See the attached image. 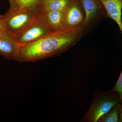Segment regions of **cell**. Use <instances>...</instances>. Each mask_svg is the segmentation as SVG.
<instances>
[{
  "instance_id": "obj_1",
  "label": "cell",
  "mask_w": 122,
  "mask_h": 122,
  "mask_svg": "<svg viewBox=\"0 0 122 122\" xmlns=\"http://www.w3.org/2000/svg\"><path fill=\"white\" fill-rule=\"evenodd\" d=\"M83 35L81 28L62 29L32 43L17 45L15 61L36 62L58 56L76 45Z\"/></svg>"
},
{
  "instance_id": "obj_2",
  "label": "cell",
  "mask_w": 122,
  "mask_h": 122,
  "mask_svg": "<svg viewBox=\"0 0 122 122\" xmlns=\"http://www.w3.org/2000/svg\"><path fill=\"white\" fill-rule=\"evenodd\" d=\"M121 102L117 92L109 91L95 97L81 122H96L103 115L106 113L115 105Z\"/></svg>"
},
{
  "instance_id": "obj_3",
  "label": "cell",
  "mask_w": 122,
  "mask_h": 122,
  "mask_svg": "<svg viewBox=\"0 0 122 122\" xmlns=\"http://www.w3.org/2000/svg\"><path fill=\"white\" fill-rule=\"evenodd\" d=\"M53 32L37 13L28 25L13 36L17 45H24L38 41Z\"/></svg>"
},
{
  "instance_id": "obj_4",
  "label": "cell",
  "mask_w": 122,
  "mask_h": 122,
  "mask_svg": "<svg viewBox=\"0 0 122 122\" xmlns=\"http://www.w3.org/2000/svg\"><path fill=\"white\" fill-rule=\"evenodd\" d=\"M37 8L16 9L10 8L5 13L7 30L13 35L22 30L34 20Z\"/></svg>"
},
{
  "instance_id": "obj_5",
  "label": "cell",
  "mask_w": 122,
  "mask_h": 122,
  "mask_svg": "<svg viewBox=\"0 0 122 122\" xmlns=\"http://www.w3.org/2000/svg\"><path fill=\"white\" fill-rule=\"evenodd\" d=\"M84 10L85 19L81 28L83 35L92 30L102 20L108 17L100 0H80Z\"/></svg>"
},
{
  "instance_id": "obj_6",
  "label": "cell",
  "mask_w": 122,
  "mask_h": 122,
  "mask_svg": "<svg viewBox=\"0 0 122 122\" xmlns=\"http://www.w3.org/2000/svg\"><path fill=\"white\" fill-rule=\"evenodd\" d=\"M85 13L80 0H72L63 16V30L81 28L85 21Z\"/></svg>"
},
{
  "instance_id": "obj_7",
  "label": "cell",
  "mask_w": 122,
  "mask_h": 122,
  "mask_svg": "<svg viewBox=\"0 0 122 122\" xmlns=\"http://www.w3.org/2000/svg\"><path fill=\"white\" fill-rule=\"evenodd\" d=\"M17 44L13 35L6 30L0 34V56L9 60H15Z\"/></svg>"
},
{
  "instance_id": "obj_8",
  "label": "cell",
  "mask_w": 122,
  "mask_h": 122,
  "mask_svg": "<svg viewBox=\"0 0 122 122\" xmlns=\"http://www.w3.org/2000/svg\"><path fill=\"white\" fill-rule=\"evenodd\" d=\"M105 7L108 17L117 24L122 34V0H100Z\"/></svg>"
},
{
  "instance_id": "obj_9",
  "label": "cell",
  "mask_w": 122,
  "mask_h": 122,
  "mask_svg": "<svg viewBox=\"0 0 122 122\" xmlns=\"http://www.w3.org/2000/svg\"><path fill=\"white\" fill-rule=\"evenodd\" d=\"M38 15L53 31H58L63 29L64 12L42 11L38 9Z\"/></svg>"
},
{
  "instance_id": "obj_10",
  "label": "cell",
  "mask_w": 122,
  "mask_h": 122,
  "mask_svg": "<svg viewBox=\"0 0 122 122\" xmlns=\"http://www.w3.org/2000/svg\"><path fill=\"white\" fill-rule=\"evenodd\" d=\"M72 1V0H53L43 3L37 8L41 11L64 12L69 7Z\"/></svg>"
},
{
  "instance_id": "obj_11",
  "label": "cell",
  "mask_w": 122,
  "mask_h": 122,
  "mask_svg": "<svg viewBox=\"0 0 122 122\" xmlns=\"http://www.w3.org/2000/svg\"><path fill=\"white\" fill-rule=\"evenodd\" d=\"M10 8L16 9L38 8L42 4L41 0H8Z\"/></svg>"
},
{
  "instance_id": "obj_12",
  "label": "cell",
  "mask_w": 122,
  "mask_h": 122,
  "mask_svg": "<svg viewBox=\"0 0 122 122\" xmlns=\"http://www.w3.org/2000/svg\"><path fill=\"white\" fill-rule=\"evenodd\" d=\"M120 102L115 105L108 112L102 116L98 122H118L119 118Z\"/></svg>"
},
{
  "instance_id": "obj_13",
  "label": "cell",
  "mask_w": 122,
  "mask_h": 122,
  "mask_svg": "<svg viewBox=\"0 0 122 122\" xmlns=\"http://www.w3.org/2000/svg\"><path fill=\"white\" fill-rule=\"evenodd\" d=\"M111 91L117 92L120 96L121 102H122V70L117 81Z\"/></svg>"
},
{
  "instance_id": "obj_14",
  "label": "cell",
  "mask_w": 122,
  "mask_h": 122,
  "mask_svg": "<svg viewBox=\"0 0 122 122\" xmlns=\"http://www.w3.org/2000/svg\"><path fill=\"white\" fill-rule=\"evenodd\" d=\"M7 30L5 15L0 14V34Z\"/></svg>"
},
{
  "instance_id": "obj_15",
  "label": "cell",
  "mask_w": 122,
  "mask_h": 122,
  "mask_svg": "<svg viewBox=\"0 0 122 122\" xmlns=\"http://www.w3.org/2000/svg\"><path fill=\"white\" fill-rule=\"evenodd\" d=\"M118 122H122V102H120V113Z\"/></svg>"
},
{
  "instance_id": "obj_16",
  "label": "cell",
  "mask_w": 122,
  "mask_h": 122,
  "mask_svg": "<svg viewBox=\"0 0 122 122\" xmlns=\"http://www.w3.org/2000/svg\"><path fill=\"white\" fill-rule=\"evenodd\" d=\"M52 0H41V1L42 4H43V3H46V2H49V1Z\"/></svg>"
}]
</instances>
